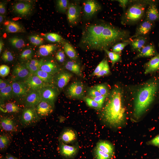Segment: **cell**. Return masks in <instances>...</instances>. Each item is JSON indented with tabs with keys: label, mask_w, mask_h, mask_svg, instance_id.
Listing matches in <instances>:
<instances>
[{
	"label": "cell",
	"mask_w": 159,
	"mask_h": 159,
	"mask_svg": "<svg viewBox=\"0 0 159 159\" xmlns=\"http://www.w3.org/2000/svg\"><path fill=\"white\" fill-rule=\"evenodd\" d=\"M102 116L104 121L112 127H119L124 123L125 109L122 103V92L119 87L115 88L112 91Z\"/></svg>",
	"instance_id": "1"
},
{
	"label": "cell",
	"mask_w": 159,
	"mask_h": 159,
	"mask_svg": "<svg viewBox=\"0 0 159 159\" xmlns=\"http://www.w3.org/2000/svg\"><path fill=\"white\" fill-rule=\"evenodd\" d=\"M129 32L106 23L101 33L90 44L87 49L97 50L107 49L115 44L130 38Z\"/></svg>",
	"instance_id": "2"
},
{
	"label": "cell",
	"mask_w": 159,
	"mask_h": 159,
	"mask_svg": "<svg viewBox=\"0 0 159 159\" xmlns=\"http://www.w3.org/2000/svg\"><path fill=\"white\" fill-rule=\"evenodd\" d=\"M159 86L155 80L150 82L138 90L134 102V115L139 119L153 101Z\"/></svg>",
	"instance_id": "3"
},
{
	"label": "cell",
	"mask_w": 159,
	"mask_h": 159,
	"mask_svg": "<svg viewBox=\"0 0 159 159\" xmlns=\"http://www.w3.org/2000/svg\"><path fill=\"white\" fill-rule=\"evenodd\" d=\"M147 4L138 3L130 6L124 14V21L127 23H131L139 20L144 14Z\"/></svg>",
	"instance_id": "4"
},
{
	"label": "cell",
	"mask_w": 159,
	"mask_h": 159,
	"mask_svg": "<svg viewBox=\"0 0 159 159\" xmlns=\"http://www.w3.org/2000/svg\"><path fill=\"white\" fill-rule=\"evenodd\" d=\"M40 119L37 114L35 107H26L22 111L20 120L23 125L27 127L35 124Z\"/></svg>",
	"instance_id": "5"
},
{
	"label": "cell",
	"mask_w": 159,
	"mask_h": 159,
	"mask_svg": "<svg viewBox=\"0 0 159 159\" xmlns=\"http://www.w3.org/2000/svg\"><path fill=\"white\" fill-rule=\"evenodd\" d=\"M14 97L18 101L22 102L31 90L24 82L15 81L11 84Z\"/></svg>",
	"instance_id": "6"
},
{
	"label": "cell",
	"mask_w": 159,
	"mask_h": 159,
	"mask_svg": "<svg viewBox=\"0 0 159 159\" xmlns=\"http://www.w3.org/2000/svg\"><path fill=\"white\" fill-rule=\"evenodd\" d=\"M42 101L47 102L54 105L58 95L57 90L50 85L46 86L39 90Z\"/></svg>",
	"instance_id": "7"
},
{
	"label": "cell",
	"mask_w": 159,
	"mask_h": 159,
	"mask_svg": "<svg viewBox=\"0 0 159 159\" xmlns=\"http://www.w3.org/2000/svg\"><path fill=\"white\" fill-rule=\"evenodd\" d=\"M67 92L70 97L74 99L80 98L84 95V85L81 82H74L69 87Z\"/></svg>",
	"instance_id": "8"
},
{
	"label": "cell",
	"mask_w": 159,
	"mask_h": 159,
	"mask_svg": "<svg viewBox=\"0 0 159 159\" xmlns=\"http://www.w3.org/2000/svg\"><path fill=\"white\" fill-rule=\"evenodd\" d=\"M31 90L39 91L42 88L50 84L42 81L38 76L31 74L24 81Z\"/></svg>",
	"instance_id": "9"
},
{
	"label": "cell",
	"mask_w": 159,
	"mask_h": 159,
	"mask_svg": "<svg viewBox=\"0 0 159 159\" xmlns=\"http://www.w3.org/2000/svg\"><path fill=\"white\" fill-rule=\"evenodd\" d=\"M101 8L100 5L94 0H87L83 4L84 14L85 16L88 18L91 17Z\"/></svg>",
	"instance_id": "10"
},
{
	"label": "cell",
	"mask_w": 159,
	"mask_h": 159,
	"mask_svg": "<svg viewBox=\"0 0 159 159\" xmlns=\"http://www.w3.org/2000/svg\"><path fill=\"white\" fill-rule=\"evenodd\" d=\"M59 151L62 156L67 159H71L77 155L78 148L76 145H68L63 142H60Z\"/></svg>",
	"instance_id": "11"
},
{
	"label": "cell",
	"mask_w": 159,
	"mask_h": 159,
	"mask_svg": "<svg viewBox=\"0 0 159 159\" xmlns=\"http://www.w3.org/2000/svg\"><path fill=\"white\" fill-rule=\"evenodd\" d=\"M31 74L26 66L21 64H18L15 66L12 72L13 76L15 80H23V82Z\"/></svg>",
	"instance_id": "12"
},
{
	"label": "cell",
	"mask_w": 159,
	"mask_h": 159,
	"mask_svg": "<svg viewBox=\"0 0 159 159\" xmlns=\"http://www.w3.org/2000/svg\"><path fill=\"white\" fill-rule=\"evenodd\" d=\"M42 101L39 91L31 90L25 100L26 107H35Z\"/></svg>",
	"instance_id": "13"
},
{
	"label": "cell",
	"mask_w": 159,
	"mask_h": 159,
	"mask_svg": "<svg viewBox=\"0 0 159 159\" xmlns=\"http://www.w3.org/2000/svg\"><path fill=\"white\" fill-rule=\"evenodd\" d=\"M80 8L77 5L73 4H69L67 9V19L72 24H76L78 22L80 15Z\"/></svg>",
	"instance_id": "14"
},
{
	"label": "cell",
	"mask_w": 159,
	"mask_h": 159,
	"mask_svg": "<svg viewBox=\"0 0 159 159\" xmlns=\"http://www.w3.org/2000/svg\"><path fill=\"white\" fill-rule=\"evenodd\" d=\"M153 27L152 22L145 20L139 24L134 34L130 37L129 39H131L138 37L146 35L150 32Z\"/></svg>",
	"instance_id": "15"
},
{
	"label": "cell",
	"mask_w": 159,
	"mask_h": 159,
	"mask_svg": "<svg viewBox=\"0 0 159 159\" xmlns=\"http://www.w3.org/2000/svg\"><path fill=\"white\" fill-rule=\"evenodd\" d=\"M35 108L39 116L43 117L48 116L53 112L54 105L47 102L41 101Z\"/></svg>",
	"instance_id": "16"
},
{
	"label": "cell",
	"mask_w": 159,
	"mask_h": 159,
	"mask_svg": "<svg viewBox=\"0 0 159 159\" xmlns=\"http://www.w3.org/2000/svg\"><path fill=\"white\" fill-rule=\"evenodd\" d=\"M77 137V133L74 131L70 129H67L62 132L59 139L60 142L67 144L74 142Z\"/></svg>",
	"instance_id": "17"
},
{
	"label": "cell",
	"mask_w": 159,
	"mask_h": 159,
	"mask_svg": "<svg viewBox=\"0 0 159 159\" xmlns=\"http://www.w3.org/2000/svg\"><path fill=\"white\" fill-rule=\"evenodd\" d=\"M0 126L3 130L9 132H14L17 129L15 122L9 117L1 118L0 119Z\"/></svg>",
	"instance_id": "18"
},
{
	"label": "cell",
	"mask_w": 159,
	"mask_h": 159,
	"mask_svg": "<svg viewBox=\"0 0 159 159\" xmlns=\"http://www.w3.org/2000/svg\"><path fill=\"white\" fill-rule=\"evenodd\" d=\"M146 13L145 20L152 22L159 20V12L155 4L149 3Z\"/></svg>",
	"instance_id": "19"
},
{
	"label": "cell",
	"mask_w": 159,
	"mask_h": 159,
	"mask_svg": "<svg viewBox=\"0 0 159 159\" xmlns=\"http://www.w3.org/2000/svg\"><path fill=\"white\" fill-rule=\"evenodd\" d=\"M39 69L53 75L58 72L59 69L53 62L50 61H40Z\"/></svg>",
	"instance_id": "20"
},
{
	"label": "cell",
	"mask_w": 159,
	"mask_h": 159,
	"mask_svg": "<svg viewBox=\"0 0 159 159\" xmlns=\"http://www.w3.org/2000/svg\"><path fill=\"white\" fill-rule=\"evenodd\" d=\"M159 69V54L152 58L145 65L144 73L147 74Z\"/></svg>",
	"instance_id": "21"
},
{
	"label": "cell",
	"mask_w": 159,
	"mask_h": 159,
	"mask_svg": "<svg viewBox=\"0 0 159 159\" xmlns=\"http://www.w3.org/2000/svg\"><path fill=\"white\" fill-rule=\"evenodd\" d=\"M155 54V50L154 45L153 44H149L145 45L141 50L139 53L134 58L137 59L143 57H152Z\"/></svg>",
	"instance_id": "22"
},
{
	"label": "cell",
	"mask_w": 159,
	"mask_h": 159,
	"mask_svg": "<svg viewBox=\"0 0 159 159\" xmlns=\"http://www.w3.org/2000/svg\"><path fill=\"white\" fill-rule=\"evenodd\" d=\"M130 40V44L132 49L133 50L138 51L139 52L145 45L147 42V39L144 36L138 37Z\"/></svg>",
	"instance_id": "23"
},
{
	"label": "cell",
	"mask_w": 159,
	"mask_h": 159,
	"mask_svg": "<svg viewBox=\"0 0 159 159\" xmlns=\"http://www.w3.org/2000/svg\"><path fill=\"white\" fill-rule=\"evenodd\" d=\"M72 77V74L69 72H64L60 73L57 78V87L60 89H63L67 85Z\"/></svg>",
	"instance_id": "24"
},
{
	"label": "cell",
	"mask_w": 159,
	"mask_h": 159,
	"mask_svg": "<svg viewBox=\"0 0 159 159\" xmlns=\"http://www.w3.org/2000/svg\"><path fill=\"white\" fill-rule=\"evenodd\" d=\"M96 147L101 150L112 156L114 154V148L110 142L106 140H100L96 144Z\"/></svg>",
	"instance_id": "25"
},
{
	"label": "cell",
	"mask_w": 159,
	"mask_h": 159,
	"mask_svg": "<svg viewBox=\"0 0 159 159\" xmlns=\"http://www.w3.org/2000/svg\"><path fill=\"white\" fill-rule=\"evenodd\" d=\"M31 8V5L28 3L19 2L16 4L14 6V9L15 12L22 15L29 14Z\"/></svg>",
	"instance_id": "26"
},
{
	"label": "cell",
	"mask_w": 159,
	"mask_h": 159,
	"mask_svg": "<svg viewBox=\"0 0 159 159\" xmlns=\"http://www.w3.org/2000/svg\"><path fill=\"white\" fill-rule=\"evenodd\" d=\"M0 99L2 100H10L14 97L11 84H9L6 87L0 91Z\"/></svg>",
	"instance_id": "27"
},
{
	"label": "cell",
	"mask_w": 159,
	"mask_h": 159,
	"mask_svg": "<svg viewBox=\"0 0 159 159\" xmlns=\"http://www.w3.org/2000/svg\"><path fill=\"white\" fill-rule=\"evenodd\" d=\"M55 49L56 46L54 44L41 45L39 47L38 53L41 56H47L51 54Z\"/></svg>",
	"instance_id": "28"
},
{
	"label": "cell",
	"mask_w": 159,
	"mask_h": 159,
	"mask_svg": "<svg viewBox=\"0 0 159 159\" xmlns=\"http://www.w3.org/2000/svg\"><path fill=\"white\" fill-rule=\"evenodd\" d=\"M0 110L4 112L17 113L19 110V107L16 104L12 103H8L3 106L1 105Z\"/></svg>",
	"instance_id": "29"
},
{
	"label": "cell",
	"mask_w": 159,
	"mask_h": 159,
	"mask_svg": "<svg viewBox=\"0 0 159 159\" xmlns=\"http://www.w3.org/2000/svg\"><path fill=\"white\" fill-rule=\"evenodd\" d=\"M34 74L38 76L44 83L49 84L53 81V75L39 69Z\"/></svg>",
	"instance_id": "30"
},
{
	"label": "cell",
	"mask_w": 159,
	"mask_h": 159,
	"mask_svg": "<svg viewBox=\"0 0 159 159\" xmlns=\"http://www.w3.org/2000/svg\"><path fill=\"white\" fill-rule=\"evenodd\" d=\"M6 31L9 33H17L23 32V29L17 23L11 21L7 25Z\"/></svg>",
	"instance_id": "31"
},
{
	"label": "cell",
	"mask_w": 159,
	"mask_h": 159,
	"mask_svg": "<svg viewBox=\"0 0 159 159\" xmlns=\"http://www.w3.org/2000/svg\"><path fill=\"white\" fill-rule=\"evenodd\" d=\"M64 47L66 54L69 58L73 60L77 59V53L73 47L68 42L66 43Z\"/></svg>",
	"instance_id": "32"
},
{
	"label": "cell",
	"mask_w": 159,
	"mask_h": 159,
	"mask_svg": "<svg viewBox=\"0 0 159 159\" xmlns=\"http://www.w3.org/2000/svg\"><path fill=\"white\" fill-rule=\"evenodd\" d=\"M95 159H112V156L99 149L96 147L93 151Z\"/></svg>",
	"instance_id": "33"
},
{
	"label": "cell",
	"mask_w": 159,
	"mask_h": 159,
	"mask_svg": "<svg viewBox=\"0 0 159 159\" xmlns=\"http://www.w3.org/2000/svg\"><path fill=\"white\" fill-rule=\"evenodd\" d=\"M130 40L129 39L115 44L112 47V52L118 53H120L126 46L130 44Z\"/></svg>",
	"instance_id": "34"
},
{
	"label": "cell",
	"mask_w": 159,
	"mask_h": 159,
	"mask_svg": "<svg viewBox=\"0 0 159 159\" xmlns=\"http://www.w3.org/2000/svg\"><path fill=\"white\" fill-rule=\"evenodd\" d=\"M105 51L107 54L112 62V66H113L117 62L119 61L121 59L119 53L113 52L109 51L107 49H105Z\"/></svg>",
	"instance_id": "35"
},
{
	"label": "cell",
	"mask_w": 159,
	"mask_h": 159,
	"mask_svg": "<svg viewBox=\"0 0 159 159\" xmlns=\"http://www.w3.org/2000/svg\"><path fill=\"white\" fill-rule=\"evenodd\" d=\"M9 41L11 45L16 48H21L25 46L24 41L22 39L14 37L10 38Z\"/></svg>",
	"instance_id": "36"
},
{
	"label": "cell",
	"mask_w": 159,
	"mask_h": 159,
	"mask_svg": "<svg viewBox=\"0 0 159 159\" xmlns=\"http://www.w3.org/2000/svg\"><path fill=\"white\" fill-rule=\"evenodd\" d=\"M10 140L8 136L6 135H0V149L1 150L6 149L9 145Z\"/></svg>",
	"instance_id": "37"
},
{
	"label": "cell",
	"mask_w": 159,
	"mask_h": 159,
	"mask_svg": "<svg viewBox=\"0 0 159 159\" xmlns=\"http://www.w3.org/2000/svg\"><path fill=\"white\" fill-rule=\"evenodd\" d=\"M84 100L89 107L95 109L99 110L102 107V105L99 104L91 97H85Z\"/></svg>",
	"instance_id": "38"
},
{
	"label": "cell",
	"mask_w": 159,
	"mask_h": 159,
	"mask_svg": "<svg viewBox=\"0 0 159 159\" xmlns=\"http://www.w3.org/2000/svg\"><path fill=\"white\" fill-rule=\"evenodd\" d=\"M45 37L48 41L52 42H59L62 39L61 36L54 33H47L45 35Z\"/></svg>",
	"instance_id": "39"
},
{
	"label": "cell",
	"mask_w": 159,
	"mask_h": 159,
	"mask_svg": "<svg viewBox=\"0 0 159 159\" xmlns=\"http://www.w3.org/2000/svg\"><path fill=\"white\" fill-rule=\"evenodd\" d=\"M57 6L60 11L64 12L68 9L69 2L67 0H58L57 1Z\"/></svg>",
	"instance_id": "40"
},
{
	"label": "cell",
	"mask_w": 159,
	"mask_h": 159,
	"mask_svg": "<svg viewBox=\"0 0 159 159\" xmlns=\"http://www.w3.org/2000/svg\"><path fill=\"white\" fill-rule=\"evenodd\" d=\"M93 88L97 90L102 95L107 96L108 95L107 89L103 84L97 85L93 86Z\"/></svg>",
	"instance_id": "41"
},
{
	"label": "cell",
	"mask_w": 159,
	"mask_h": 159,
	"mask_svg": "<svg viewBox=\"0 0 159 159\" xmlns=\"http://www.w3.org/2000/svg\"><path fill=\"white\" fill-rule=\"evenodd\" d=\"M110 72V69L109 64L107 59H106L103 68L96 75V76L98 77H101L109 74Z\"/></svg>",
	"instance_id": "42"
},
{
	"label": "cell",
	"mask_w": 159,
	"mask_h": 159,
	"mask_svg": "<svg viewBox=\"0 0 159 159\" xmlns=\"http://www.w3.org/2000/svg\"><path fill=\"white\" fill-rule=\"evenodd\" d=\"M29 39L31 43L35 45H41L44 41L43 38L35 35L30 36Z\"/></svg>",
	"instance_id": "43"
},
{
	"label": "cell",
	"mask_w": 159,
	"mask_h": 159,
	"mask_svg": "<svg viewBox=\"0 0 159 159\" xmlns=\"http://www.w3.org/2000/svg\"><path fill=\"white\" fill-rule=\"evenodd\" d=\"M32 54V51L29 49L24 50L21 53L20 57L24 60L30 59H31Z\"/></svg>",
	"instance_id": "44"
},
{
	"label": "cell",
	"mask_w": 159,
	"mask_h": 159,
	"mask_svg": "<svg viewBox=\"0 0 159 159\" xmlns=\"http://www.w3.org/2000/svg\"><path fill=\"white\" fill-rule=\"evenodd\" d=\"M10 72L9 67L6 65H2L0 66V75L4 77L7 76Z\"/></svg>",
	"instance_id": "45"
},
{
	"label": "cell",
	"mask_w": 159,
	"mask_h": 159,
	"mask_svg": "<svg viewBox=\"0 0 159 159\" xmlns=\"http://www.w3.org/2000/svg\"><path fill=\"white\" fill-rule=\"evenodd\" d=\"M26 66L32 74H34L39 69V67L32 64L30 62L27 63Z\"/></svg>",
	"instance_id": "46"
},
{
	"label": "cell",
	"mask_w": 159,
	"mask_h": 159,
	"mask_svg": "<svg viewBox=\"0 0 159 159\" xmlns=\"http://www.w3.org/2000/svg\"><path fill=\"white\" fill-rule=\"evenodd\" d=\"M106 59H103L97 65L92 74V75H96L103 68Z\"/></svg>",
	"instance_id": "47"
},
{
	"label": "cell",
	"mask_w": 159,
	"mask_h": 159,
	"mask_svg": "<svg viewBox=\"0 0 159 159\" xmlns=\"http://www.w3.org/2000/svg\"><path fill=\"white\" fill-rule=\"evenodd\" d=\"M65 67L66 69L78 76H82V75L81 70L77 69L66 64L65 65Z\"/></svg>",
	"instance_id": "48"
},
{
	"label": "cell",
	"mask_w": 159,
	"mask_h": 159,
	"mask_svg": "<svg viewBox=\"0 0 159 159\" xmlns=\"http://www.w3.org/2000/svg\"><path fill=\"white\" fill-rule=\"evenodd\" d=\"M56 57L59 62H63L64 61L65 57L64 52L62 50L58 51L56 53Z\"/></svg>",
	"instance_id": "49"
},
{
	"label": "cell",
	"mask_w": 159,
	"mask_h": 159,
	"mask_svg": "<svg viewBox=\"0 0 159 159\" xmlns=\"http://www.w3.org/2000/svg\"><path fill=\"white\" fill-rule=\"evenodd\" d=\"M147 144L148 145L159 146V134L150 141H148Z\"/></svg>",
	"instance_id": "50"
},
{
	"label": "cell",
	"mask_w": 159,
	"mask_h": 159,
	"mask_svg": "<svg viewBox=\"0 0 159 159\" xmlns=\"http://www.w3.org/2000/svg\"><path fill=\"white\" fill-rule=\"evenodd\" d=\"M88 95L91 97H97L102 96L99 92L93 87L90 89L88 91Z\"/></svg>",
	"instance_id": "51"
},
{
	"label": "cell",
	"mask_w": 159,
	"mask_h": 159,
	"mask_svg": "<svg viewBox=\"0 0 159 159\" xmlns=\"http://www.w3.org/2000/svg\"><path fill=\"white\" fill-rule=\"evenodd\" d=\"M106 97L102 95L97 97H91V98L99 104L102 105Z\"/></svg>",
	"instance_id": "52"
},
{
	"label": "cell",
	"mask_w": 159,
	"mask_h": 159,
	"mask_svg": "<svg viewBox=\"0 0 159 159\" xmlns=\"http://www.w3.org/2000/svg\"><path fill=\"white\" fill-rule=\"evenodd\" d=\"M66 64L77 69L81 70L80 68L79 65L73 61H68L67 62Z\"/></svg>",
	"instance_id": "53"
},
{
	"label": "cell",
	"mask_w": 159,
	"mask_h": 159,
	"mask_svg": "<svg viewBox=\"0 0 159 159\" xmlns=\"http://www.w3.org/2000/svg\"><path fill=\"white\" fill-rule=\"evenodd\" d=\"M9 83L6 81L2 79L0 80V90L5 88L9 85Z\"/></svg>",
	"instance_id": "54"
},
{
	"label": "cell",
	"mask_w": 159,
	"mask_h": 159,
	"mask_svg": "<svg viewBox=\"0 0 159 159\" xmlns=\"http://www.w3.org/2000/svg\"><path fill=\"white\" fill-rule=\"evenodd\" d=\"M117 1L119 2L120 5L123 9H125L129 2L128 0H119Z\"/></svg>",
	"instance_id": "55"
},
{
	"label": "cell",
	"mask_w": 159,
	"mask_h": 159,
	"mask_svg": "<svg viewBox=\"0 0 159 159\" xmlns=\"http://www.w3.org/2000/svg\"><path fill=\"white\" fill-rule=\"evenodd\" d=\"M6 12V7L4 3H1L0 4V13L1 15L4 14Z\"/></svg>",
	"instance_id": "56"
},
{
	"label": "cell",
	"mask_w": 159,
	"mask_h": 159,
	"mask_svg": "<svg viewBox=\"0 0 159 159\" xmlns=\"http://www.w3.org/2000/svg\"><path fill=\"white\" fill-rule=\"evenodd\" d=\"M29 62L32 64L39 67V68L40 61H39L37 59H33L31 60Z\"/></svg>",
	"instance_id": "57"
},
{
	"label": "cell",
	"mask_w": 159,
	"mask_h": 159,
	"mask_svg": "<svg viewBox=\"0 0 159 159\" xmlns=\"http://www.w3.org/2000/svg\"><path fill=\"white\" fill-rule=\"evenodd\" d=\"M3 60L5 62H11L14 59V57L12 55L7 57L2 58Z\"/></svg>",
	"instance_id": "58"
},
{
	"label": "cell",
	"mask_w": 159,
	"mask_h": 159,
	"mask_svg": "<svg viewBox=\"0 0 159 159\" xmlns=\"http://www.w3.org/2000/svg\"><path fill=\"white\" fill-rule=\"evenodd\" d=\"M12 55L11 53L9 51H6L3 54L2 57L4 58Z\"/></svg>",
	"instance_id": "59"
},
{
	"label": "cell",
	"mask_w": 159,
	"mask_h": 159,
	"mask_svg": "<svg viewBox=\"0 0 159 159\" xmlns=\"http://www.w3.org/2000/svg\"><path fill=\"white\" fill-rule=\"evenodd\" d=\"M4 159H18L10 154H8L5 156V157L4 158Z\"/></svg>",
	"instance_id": "60"
},
{
	"label": "cell",
	"mask_w": 159,
	"mask_h": 159,
	"mask_svg": "<svg viewBox=\"0 0 159 159\" xmlns=\"http://www.w3.org/2000/svg\"><path fill=\"white\" fill-rule=\"evenodd\" d=\"M4 46V43L2 40L1 39L0 41V53H1Z\"/></svg>",
	"instance_id": "61"
},
{
	"label": "cell",
	"mask_w": 159,
	"mask_h": 159,
	"mask_svg": "<svg viewBox=\"0 0 159 159\" xmlns=\"http://www.w3.org/2000/svg\"><path fill=\"white\" fill-rule=\"evenodd\" d=\"M4 18V16H3L2 15H0V22L1 23L2 22Z\"/></svg>",
	"instance_id": "62"
},
{
	"label": "cell",
	"mask_w": 159,
	"mask_h": 159,
	"mask_svg": "<svg viewBox=\"0 0 159 159\" xmlns=\"http://www.w3.org/2000/svg\"></svg>",
	"instance_id": "63"
},
{
	"label": "cell",
	"mask_w": 159,
	"mask_h": 159,
	"mask_svg": "<svg viewBox=\"0 0 159 159\" xmlns=\"http://www.w3.org/2000/svg\"></svg>",
	"instance_id": "64"
}]
</instances>
